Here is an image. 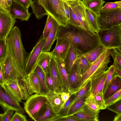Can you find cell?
I'll return each mask as SVG.
<instances>
[{
  "label": "cell",
  "mask_w": 121,
  "mask_h": 121,
  "mask_svg": "<svg viewBox=\"0 0 121 121\" xmlns=\"http://www.w3.org/2000/svg\"><path fill=\"white\" fill-rule=\"evenodd\" d=\"M70 25L68 28L59 26L57 38L70 39L75 46L78 56L89 52L101 44L96 33L81 27Z\"/></svg>",
  "instance_id": "cell-1"
},
{
  "label": "cell",
  "mask_w": 121,
  "mask_h": 121,
  "mask_svg": "<svg viewBox=\"0 0 121 121\" xmlns=\"http://www.w3.org/2000/svg\"><path fill=\"white\" fill-rule=\"evenodd\" d=\"M6 41L8 47L15 62L19 67L24 71L30 53H27L24 47L19 28L16 26L13 27Z\"/></svg>",
  "instance_id": "cell-2"
},
{
  "label": "cell",
  "mask_w": 121,
  "mask_h": 121,
  "mask_svg": "<svg viewBox=\"0 0 121 121\" xmlns=\"http://www.w3.org/2000/svg\"><path fill=\"white\" fill-rule=\"evenodd\" d=\"M110 54L108 50L106 49L95 61L92 63L88 70L80 77L76 93L90 79L107 70L108 65L110 62Z\"/></svg>",
  "instance_id": "cell-3"
},
{
  "label": "cell",
  "mask_w": 121,
  "mask_h": 121,
  "mask_svg": "<svg viewBox=\"0 0 121 121\" xmlns=\"http://www.w3.org/2000/svg\"><path fill=\"white\" fill-rule=\"evenodd\" d=\"M96 33L101 43L106 49L121 47V24L99 29Z\"/></svg>",
  "instance_id": "cell-4"
},
{
  "label": "cell",
  "mask_w": 121,
  "mask_h": 121,
  "mask_svg": "<svg viewBox=\"0 0 121 121\" xmlns=\"http://www.w3.org/2000/svg\"><path fill=\"white\" fill-rule=\"evenodd\" d=\"M43 8L60 26L66 28L70 27L65 13L63 0H45Z\"/></svg>",
  "instance_id": "cell-5"
},
{
  "label": "cell",
  "mask_w": 121,
  "mask_h": 121,
  "mask_svg": "<svg viewBox=\"0 0 121 121\" xmlns=\"http://www.w3.org/2000/svg\"><path fill=\"white\" fill-rule=\"evenodd\" d=\"M97 22L99 29L108 28L121 24V8L100 11L98 15Z\"/></svg>",
  "instance_id": "cell-6"
},
{
  "label": "cell",
  "mask_w": 121,
  "mask_h": 121,
  "mask_svg": "<svg viewBox=\"0 0 121 121\" xmlns=\"http://www.w3.org/2000/svg\"><path fill=\"white\" fill-rule=\"evenodd\" d=\"M24 104V109L29 116L34 121L41 107L48 102L45 95L36 93L28 97Z\"/></svg>",
  "instance_id": "cell-7"
},
{
  "label": "cell",
  "mask_w": 121,
  "mask_h": 121,
  "mask_svg": "<svg viewBox=\"0 0 121 121\" xmlns=\"http://www.w3.org/2000/svg\"><path fill=\"white\" fill-rule=\"evenodd\" d=\"M19 103L5 89L3 84H0V106L4 111L10 109L24 114L25 110Z\"/></svg>",
  "instance_id": "cell-8"
},
{
  "label": "cell",
  "mask_w": 121,
  "mask_h": 121,
  "mask_svg": "<svg viewBox=\"0 0 121 121\" xmlns=\"http://www.w3.org/2000/svg\"><path fill=\"white\" fill-rule=\"evenodd\" d=\"M66 1L76 15L81 27L95 32L89 23L86 13L85 7L81 0Z\"/></svg>",
  "instance_id": "cell-9"
},
{
  "label": "cell",
  "mask_w": 121,
  "mask_h": 121,
  "mask_svg": "<svg viewBox=\"0 0 121 121\" xmlns=\"http://www.w3.org/2000/svg\"><path fill=\"white\" fill-rule=\"evenodd\" d=\"M46 39L41 35L30 54L24 69L25 72L29 74L33 70L44 46Z\"/></svg>",
  "instance_id": "cell-10"
},
{
  "label": "cell",
  "mask_w": 121,
  "mask_h": 121,
  "mask_svg": "<svg viewBox=\"0 0 121 121\" xmlns=\"http://www.w3.org/2000/svg\"><path fill=\"white\" fill-rule=\"evenodd\" d=\"M16 22L9 13L2 11L0 17V38L7 39Z\"/></svg>",
  "instance_id": "cell-11"
},
{
  "label": "cell",
  "mask_w": 121,
  "mask_h": 121,
  "mask_svg": "<svg viewBox=\"0 0 121 121\" xmlns=\"http://www.w3.org/2000/svg\"><path fill=\"white\" fill-rule=\"evenodd\" d=\"M57 42L53 50L50 52L51 56L64 60L70 46L71 40L68 38H57Z\"/></svg>",
  "instance_id": "cell-12"
},
{
  "label": "cell",
  "mask_w": 121,
  "mask_h": 121,
  "mask_svg": "<svg viewBox=\"0 0 121 121\" xmlns=\"http://www.w3.org/2000/svg\"><path fill=\"white\" fill-rule=\"evenodd\" d=\"M62 117L55 113L48 102L44 104L37 113L35 121H57Z\"/></svg>",
  "instance_id": "cell-13"
},
{
  "label": "cell",
  "mask_w": 121,
  "mask_h": 121,
  "mask_svg": "<svg viewBox=\"0 0 121 121\" xmlns=\"http://www.w3.org/2000/svg\"><path fill=\"white\" fill-rule=\"evenodd\" d=\"M99 112L93 111L84 104L72 115L82 121H98Z\"/></svg>",
  "instance_id": "cell-14"
},
{
  "label": "cell",
  "mask_w": 121,
  "mask_h": 121,
  "mask_svg": "<svg viewBox=\"0 0 121 121\" xmlns=\"http://www.w3.org/2000/svg\"><path fill=\"white\" fill-rule=\"evenodd\" d=\"M54 58L60 82L63 90H68L70 91L68 74L64 60Z\"/></svg>",
  "instance_id": "cell-15"
},
{
  "label": "cell",
  "mask_w": 121,
  "mask_h": 121,
  "mask_svg": "<svg viewBox=\"0 0 121 121\" xmlns=\"http://www.w3.org/2000/svg\"><path fill=\"white\" fill-rule=\"evenodd\" d=\"M28 8H25L14 1L10 7L9 13L13 18L18 19L22 21H28L31 13L28 10Z\"/></svg>",
  "instance_id": "cell-16"
},
{
  "label": "cell",
  "mask_w": 121,
  "mask_h": 121,
  "mask_svg": "<svg viewBox=\"0 0 121 121\" xmlns=\"http://www.w3.org/2000/svg\"><path fill=\"white\" fill-rule=\"evenodd\" d=\"M108 72V69L91 79L90 94L94 96L98 93L103 92L104 83Z\"/></svg>",
  "instance_id": "cell-17"
},
{
  "label": "cell",
  "mask_w": 121,
  "mask_h": 121,
  "mask_svg": "<svg viewBox=\"0 0 121 121\" xmlns=\"http://www.w3.org/2000/svg\"><path fill=\"white\" fill-rule=\"evenodd\" d=\"M69 91L72 94L75 93L78 88L80 75L76 61L68 74Z\"/></svg>",
  "instance_id": "cell-18"
},
{
  "label": "cell",
  "mask_w": 121,
  "mask_h": 121,
  "mask_svg": "<svg viewBox=\"0 0 121 121\" xmlns=\"http://www.w3.org/2000/svg\"><path fill=\"white\" fill-rule=\"evenodd\" d=\"M45 95L53 111L57 114L64 104L59 95L54 91L49 90Z\"/></svg>",
  "instance_id": "cell-19"
},
{
  "label": "cell",
  "mask_w": 121,
  "mask_h": 121,
  "mask_svg": "<svg viewBox=\"0 0 121 121\" xmlns=\"http://www.w3.org/2000/svg\"><path fill=\"white\" fill-rule=\"evenodd\" d=\"M78 56L75 46L72 41L64 60L68 74Z\"/></svg>",
  "instance_id": "cell-20"
},
{
  "label": "cell",
  "mask_w": 121,
  "mask_h": 121,
  "mask_svg": "<svg viewBox=\"0 0 121 121\" xmlns=\"http://www.w3.org/2000/svg\"><path fill=\"white\" fill-rule=\"evenodd\" d=\"M49 72L54 82V91L60 94L63 89L60 80L55 61L54 58L52 56L50 64Z\"/></svg>",
  "instance_id": "cell-21"
},
{
  "label": "cell",
  "mask_w": 121,
  "mask_h": 121,
  "mask_svg": "<svg viewBox=\"0 0 121 121\" xmlns=\"http://www.w3.org/2000/svg\"><path fill=\"white\" fill-rule=\"evenodd\" d=\"M59 25L54 20L52 28L45 40L42 52H47L50 50L54 42L56 39Z\"/></svg>",
  "instance_id": "cell-22"
},
{
  "label": "cell",
  "mask_w": 121,
  "mask_h": 121,
  "mask_svg": "<svg viewBox=\"0 0 121 121\" xmlns=\"http://www.w3.org/2000/svg\"><path fill=\"white\" fill-rule=\"evenodd\" d=\"M3 85L5 89L19 102L23 100L21 91L14 81L4 82Z\"/></svg>",
  "instance_id": "cell-23"
},
{
  "label": "cell",
  "mask_w": 121,
  "mask_h": 121,
  "mask_svg": "<svg viewBox=\"0 0 121 121\" xmlns=\"http://www.w3.org/2000/svg\"><path fill=\"white\" fill-rule=\"evenodd\" d=\"M51 57L50 52H42L37 62L36 65H38L42 68L45 76L49 72Z\"/></svg>",
  "instance_id": "cell-24"
},
{
  "label": "cell",
  "mask_w": 121,
  "mask_h": 121,
  "mask_svg": "<svg viewBox=\"0 0 121 121\" xmlns=\"http://www.w3.org/2000/svg\"><path fill=\"white\" fill-rule=\"evenodd\" d=\"M121 88V78L112 76L111 82L104 94V100L109 97Z\"/></svg>",
  "instance_id": "cell-25"
},
{
  "label": "cell",
  "mask_w": 121,
  "mask_h": 121,
  "mask_svg": "<svg viewBox=\"0 0 121 121\" xmlns=\"http://www.w3.org/2000/svg\"><path fill=\"white\" fill-rule=\"evenodd\" d=\"M81 1L86 8L89 9L97 15L105 2L104 0H82Z\"/></svg>",
  "instance_id": "cell-26"
},
{
  "label": "cell",
  "mask_w": 121,
  "mask_h": 121,
  "mask_svg": "<svg viewBox=\"0 0 121 121\" xmlns=\"http://www.w3.org/2000/svg\"><path fill=\"white\" fill-rule=\"evenodd\" d=\"M38 76L40 86V94L45 95L49 91L46 83L45 73L42 68L36 65L33 70Z\"/></svg>",
  "instance_id": "cell-27"
},
{
  "label": "cell",
  "mask_w": 121,
  "mask_h": 121,
  "mask_svg": "<svg viewBox=\"0 0 121 121\" xmlns=\"http://www.w3.org/2000/svg\"><path fill=\"white\" fill-rule=\"evenodd\" d=\"M106 49L101 43L89 52L83 55L89 62L92 63Z\"/></svg>",
  "instance_id": "cell-28"
},
{
  "label": "cell",
  "mask_w": 121,
  "mask_h": 121,
  "mask_svg": "<svg viewBox=\"0 0 121 121\" xmlns=\"http://www.w3.org/2000/svg\"><path fill=\"white\" fill-rule=\"evenodd\" d=\"M76 61L78 65L80 76L86 72L92 63L88 60L83 55L78 56Z\"/></svg>",
  "instance_id": "cell-29"
},
{
  "label": "cell",
  "mask_w": 121,
  "mask_h": 121,
  "mask_svg": "<svg viewBox=\"0 0 121 121\" xmlns=\"http://www.w3.org/2000/svg\"><path fill=\"white\" fill-rule=\"evenodd\" d=\"M85 8L86 13L90 25L94 32L97 33L99 29L97 22L98 15L85 7Z\"/></svg>",
  "instance_id": "cell-30"
},
{
  "label": "cell",
  "mask_w": 121,
  "mask_h": 121,
  "mask_svg": "<svg viewBox=\"0 0 121 121\" xmlns=\"http://www.w3.org/2000/svg\"><path fill=\"white\" fill-rule=\"evenodd\" d=\"M114 60V67L121 68V47L115 48L108 50Z\"/></svg>",
  "instance_id": "cell-31"
},
{
  "label": "cell",
  "mask_w": 121,
  "mask_h": 121,
  "mask_svg": "<svg viewBox=\"0 0 121 121\" xmlns=\"http://www.w3.org/2000/svg\"><path fill=\"white\" fill-rule=\"evenodd\" d=\"M77 94V93H73L71 94L69 99L63 105L60 111L57 114L58 115L62 117L67 115L69 110Z\"/></svg>",
  "instance_id": "cell-32"
},
{
  "label": "cell",
  "mask_w": 121,
  "mask_h": 121,
  "mask_svg": "<svg viewBox=\"0 0 121 121\" xmlns=\"http://www.w3.org/2000/svg\"><path fill=\"white\" fill-rule=\"evenodd\" d=\"M91 82V79L76 93V96L72 104L81 97L85 96L87 97L90 95Z\"/></svg>",
  "instance_id": "cell-33"
},
{
  "label": "cell",
  "mask_w": 121,
  "mask_h": 121,
  "mask_svg": "<svg viewBox=\"0 0 121 121\" xmlns=\"http://www.w3.org/2000/svg\"><path fill=\"white\" fill-rule=\"evenodd\" d=\"M29 75L30 82L35 93L40 94V85L38 76L33 70H32Z\"/></svg>",
  "instance_id": "cell-34"
},
{
  "label": "cell",
  "mask_w": 121,
  "mask_h": 121,
  "mask_svg": "<svg viewBox=\"0 0 121 121\" xmlns=\"http://www.w3.org/2000/svg\"><path fill=\"white\" fill-rule=\"evenodd\" d=\"M84 104L91 110L95 112H99L100 109L92 95L90 94L85 99Z\"/></svg>",
  "instance_id": "cell-35"
},
{
  "label": "cell",
  "mask_w": 121,
  "mask_h": 121,
  "mask_svg": "<svg viewBox=\"0 0 121 121\" xmlns=\"http://www.w3.org/2000/svg\"><path fill=\"white\" fill-rule=\"evenodd\" d=\"M86 96L82 97L78 99L71 106L67 116L72 115L80 108L84 104Z\"/></svg>",
  "instance_id": "cell-36"
},
{
  "label": "cell",
  "mask_w": 121,
  "mask_h": 121,
  "mask_svg": "<svg viewBox=\"0 0 121 121\" xmlns=\"http://www.w3.org/2000/svg\"><path fill=\"white\" fill-rule=\"evenodd\" d=\"M45 27L43 32V37L46 39L53 26L55 19L51 16L48 14V15Z\"/></svg>",
  "instance_id": "cell-37"
},
{
  "label": "cell",
  "mask_w": 121,
  "mask_h": 121,
  "mask_svg": "<svg viewBox=\"0 0 121 121\" xmlns=\"http://www.w3.org/2000/svg\"><path fill=\"white\" fill-rule=\"evenodd\" d=\"M121 99V88L105 100L106 107L112 105Z\"/></svg>",
  "instance_id": "cell-38"
},
{
  "label": "cell",
  "mask_w": 121,
  "mask_h": 121,
  "mask_svg": "<svg viewBox=\"0 0 121 121\" xmlns=\"http://www.w3.org/2000/svg\"><path fill=\"white\" fill-rule=\"evenodd\" d=\"M114 67L113 65H111L108 69L107 73L105 79L103 90L104 94L107 88L110 85L113 76Z\"/></svg>",
  "instance_id": "cell-39"
},
{
  "label": "cell",
  "mask_w": 121,
  "mask_h": 121,
  "mask_svg": "<svg viewBox=\"0 0 121 121\" xmlns=\"http://www.w3.org/2000/svg\"><path fill=\"white\" fill-rule=\"evenodd\" d=\"M7 39L0 38V63L4 59L7 52Z\"/></svg>",
  "instance_id": "cell-40"
},
{
  "label": "cell",
  "mask_w": 121,
  "mask_h": 121,
  "mask_svg": "<svg viewBox=\"0 0 121 121\" xmlns=\"http://www.w3.org/2000/svg\"><path fill=\"white\" fill-rule=\"evenodd\" d=\"M95 99L100 110L106 109V106L104 94L102 92L97 94L94 96Z\"/></svg>",
  "instance_id": "cell-41"
},
{
  "label": "cell",
  "mask_w": 121,
  "mask_h": 121,
  "mask_svg": "<svg viewBox=\"0 0 121 121\" xmlns=\"http://www.w3.org/2000/svg\"><path fill=\"white\" fill-rule=\"evenodd\" d=\"M69 6V18L68 21V22L69 24L73 26L81 27L80 24L76 15L70 6Z\"/></svg>",
  "instance_id": "cell-42"
},
{
  "label": "cell",
  "mask_w": 121,
  "mask_h": 121,
  "mask_svg": "<svg viewBox=\"0 0 121 121\" xmlns=\"http://www.w3.org/2000/svg\"><path fill=\"white\" fill-rule=\"evenodd\" d=\"M106 109L115 112L117 114H121V100L112 105L106 107Z\"/></svg>",
  "instance_id": "cell-43"
},
{
  "label": "cell",
  "mask_w": 121,
  "mask_h": 121,
  "mask_svg": "<svg viewBox=\"0 0 121 121\" xmlns=\"http://www.w3.org/2000/svg\"><path fill=\"white\" fill-rule=\"evenodd\" d=\"M45 76L46 84L49 90L54 91V82L50 72H49Z\"/></svg>",
  "instance_id": "cell-44"
},
{
  "label": "cell",
  "mask_w": 121,
  "mask_h": 121,
  "mask_svg": "<svg viewBox=\"0 0 121 121\" xmlns=\"http://www.w3.org/2000/svg\"><path fill=\"white\" fill-rule=\"evenodd\" d=\"M118 8H120L116 1L114 2H108L103 7L100 11H103Z\"/></svg>",
  "instance_id": "cell-45"
},
{
  "label": "cell",
  "mask_w": 121,
  "mask_h": 121,
  "mask_svg": "<svg viewBox=\"0 0 121 121\" xmlns=\"http://www.w3.org/2000/svg\"><path fill=\"white\" fill-rule=\"evenodd\" d=\"M14 111L12 109H8L3 114V121H11L13 116Z\"/></svg>",
  "instance_id": "cell-46"
},
{
  "label": "cell",
  "mask_w": 121,
  "mask_h": 121,
  "mask_svg": "<svg viewBox=\"0 0 121 121\" xmlns=\"http://www.w3.org/2000/svg\"><path fill=\"white\" fill-rule=\"evenodd\" d=\"M26 117L25 116L17 112H16L13 116L11 121H26Z\"/></svg>",
  "instance_id": "cell-47"
},
{
  "label": "cell",
  "mask_w": 121,
  "mask_h": 121,
  "mask_svg": "<svg viewBox=\"0 0 121 121\" xmlns=\"http://www.w3.org/2000/svg\"><path fill=\"white\" fill-rule=\"evenodd\" d=\"M13 1L25 8H28L33 2L32 0H13Z\"/></svg>",
  "instance_id": "cell-48"
},
{
  "label": "cell",
  "mask_w": 121,
  "mask_h": 121,
  "mask_svg": "<svg viewBox=\"0 0 121 121\" xmlns=\"http://www.w3.org/2000/svg\"><path fill=\"white\" fill-rule=\"evenodd\" d=\"M71 94L69 91L63 90L59 94L64 104L69 99Z\"/></svg>",
  "instance_id": "cell-49"
},
{
  "label": "cell",
  "mask_w": 121,
  "mask_h": 121,
  "mask_svg": "<svg viewBox=\"0 0 121 121\" xmlns=\"http://www.w3.org/2000/svg\"><path fill=\"white\" fill-rule=\"evenodd\" d=\"M82 121L73 116V115L67 116L62 117L57 121Z\"/></svg>",
  "instance_id": "cell-50"
},
{
  "label": "cell",
  "mask_w": 121,
  "mask_h": 121,
  "mask_svg": "<svg viewBox=\"0 0 121 121\" xmlns=\"http://www.w3.org/2000/svg\"><path fill=\"white\" fill-rule=\"evenodd\" d=\"M0 9L9 13L10 11V8L8 5L7 0H0Z\"/></svg>",
  "instance_id": "cell-51"
},
{
  "label": "cell",
  "mask_w": 121,
  "mask_h": 121,
  "mask_svg": "<svg viewBox=\"0 0 121 121\" xmlns=\"http://www.w3.org/2000/svg\"><path fill=\"white\" fill-rule=\"evenodd\" d=\"M65 13L68 21L69 18V6L67 1L63 0Z\"/></svg>",
  "instance_id": "cell-52"
},
{
  "label": "cell",
  "mask_w": 121,
  "mask_h": 121,
  "mask_svg": "<svg viewBox=\"0 0 121 121\" xmlns=\"http://www.w3.org/2000/svg\"><path fill=\"white\" fill-rule=\"evenodd\" d=\"M114 67L113 76L118 77L121 78V68L117 67Z\"/></svg>",
  "instance_id": "cell-53"
},
{
  "label": "cell",
  "mask_w": 121,
  "mask_h": 121,
  "mask_svg": "<svg viewBox=\"0 0 121 121\" xmlns=\"http://www.w3.org/2000/svg\"><path fill=\"white\" fill-rule=\"evenodd\" d=\"M45 0H34L33 2L36 4L40 5L43 8Z\"/></svg>",
  "instance_id": "cell-54"
},
{
  "label": "cell",
  "mask_w": 121,
  "mask_h": 121,
  "mask_svg": "<svg viewBox=\"0 0 121 121\" xmlns=\"http://www.w3.org/2000/svg\"><path fill=\"white\" fill-rule=\"evenodd\" d=\"M4 82V75L1 66L0 64V84H3Z\"/></svg>",
  "instance_id": "cell-55"
},
{
  "label": "cell",
  "mask_w": 121,
  "mask_h": 121,
  "mask_svg": "<svg viewBox=\"0 0 121 121\" xmlns=\"http://www.w3.org/2000/svg\"><path fill=\"white\" fill-rule=\"evenodd\" d=\"M114 121H121V114H117L113 120Z\"/></svg>",
  "instance_id": "cell-56"
},
{
  "label": "cell",
  "mask_w": 121,
  "mask_h": 121,
  "mask_svg": "<svg viewBox=\"0 0 121 121\" xmlns=\"http://www.w3.org/2000/svg\"><path fill=\"white\" fill-rule=\"evenodd\" d=\"M13 0H7V4L10 8L12 4Z\"/></svg>",
  "instance_id": "cell-57"
},
{
  "label": "cell",
  "mask_w": 121,
  "mask_h": 121,
  "mask_svg": "<svg viewBox=\"0 0 121 121\" xmlns=\"http://www.w3.org/2000/svg\"><path fill=\"white\" fill-rule=\"evenodd\" d=\"M0 121H3V114H0Z\"/></svg>",
  "instance_id": "cell-58"
},
{
  "label": "cell",
  "mask_w": 121,
  "mask_h": 121,
  "mask_svg": "<svg viewBox=\"0 0 121 121\" xmlns=\"http://www.w3.org/2000/svg\"><path fill=\"white\" fill-rule=\"evenodd\" d=\"M2 11H3V10H2L1 9H0V17Z\"/></svg>",
  "instance_id": "cell-59"
},
{
  "label": "cell",
  "mask_w": 121,
  "mask_h": 121,
  "mask_svg": "<svg viewBox=\"0 0 121 121\" xmlns=\"http://www.w3.org/2000/svg\"><path fill=\"white\" fill-rule=\"evenodd\" d=\"M66 1H75V0H65Z\"/></svg>",
  "instance_id": "cell-60"
}]
</instances>
